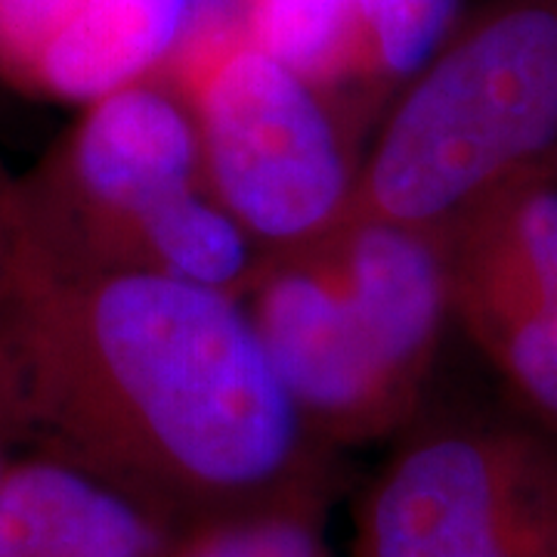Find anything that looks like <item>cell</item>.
Returning a JSON list of instances; mask_svg holds the SVG:
<instances>
[{"instance_id":"6da1fadb","label":"cell","mask_w":557,"mask_h":557,"mask_svg":"<svg viewBox=\"0 0 557 557\" xmlns=\"http://www.w3.org/2000/svg\"><path fill=\"white\" fill-rule=\"evenodd\" d=\"M0 329L35 449L119 486L174 530L332 496L338 453L288 399L239 298L53 258L16 211Z\"/></svg>"},{"instance_id":"7a4b0ae2","label":"cell","mask_w":557,"mask_h":557,"mask_svg":"<svg viewBox=\"0 0 557 557\" xmlns=\"http://www.w3.org/2000/svg\"><path fill=\"white\" fill-rule=\"evenodd\" d=\"M239 300L288 399L335 453L394 443L428 409L453 329L440 242L344 220L260 255Z\"/></svg>"},{"instance_id":"3957f363","label":"cell","mask_w":557,"mask_h":557,"mask_svg":"<svg viewBox=\"0 0 557 557\" xmlns=\"http://www.w3.org/2000/svg\"><path fill=\"white\" fill-rule=\"evenodd\" d=\"M545 180H557V0H480L384 109L344 220L440 242Z\"/></svg>"},{"instance_id":"277c9868","label":"cell","mask_w":557,"mask_h":557,"mask_svg":"<svg viewBox=\"0 0 557 557\" xmlns=\"http://www.w3.org/2000/svg\"><path fill=\"white\" fill-rule=\"evenodd\" d=\"M22 230L53 258L143 270L239 298L258 251L211 199L196 127L164 75L81 109L16 183Z\"/></svg>"},{"instance_id":"5b68a950","label":"cell","mask_w":557,"mask_h":557,"mask_svg":"<svg viewBox=\"0 0 557 557\" xmlns=\"http://www.w3.org/2000/svg\"><path fill=\"white\" fill-rule=\"evenodd\" d=\"M159 75L193 119L211 199L258 255L292 251L344 223L369 139L239 20L193 25Z\"/></svg>"},{"instance_id":"8992f818","label":"cell","mask_w":557,"mask_h":557,"mask_svg":"<svg viewBox=\"0 0 557 557\" xmlns=\"http://www.w3.org/2000/svg\"><path fill=\"white\" fill-rule=\"evenodd\" d=\"M354 557H557V434L428 403L359 496Z\"/></svg>"},{"instance_id":"52a82bcc","label":"cell","mask_w":557,"mask_h":557,"mask_svg":"<svg viewBox=\"0 0 557 557\" xmlns=\"http://www.w3.org/2000/svg\"><path fill=\"white\" fill-rule=\"evenodd\" d=\"M453 325L511 406L557 434V180L530 183L440 239Z\"/></svg>"},{"instance_id":"ba28073f","label":"cell","mask_w":557,"mask_h":557,"mask_svg":"<svg viewBox=\"0 0 557 557\" xmlns=\"http://www.w3.org/2000/svg\"><path fill=\"white\" fill-rule=\"evenodd\" d=\"M196 22V0H0V84L84 109L159 75Z\"/></svg>"},{"instance_id":"9c48e42d","label":"cell","mask_w":557,"mask_h":557,"mask_svg":"<svg viewBox=\"0 0 557 557\" xmlns=\"http://www.w3.org/2000/svg\"><path fill=\"white\" fill-rule=\"evenodd\" d=\"M180 530L65 458L28 449L0 480V557H164Z\"/></svg>"},{"instance_id":"30bf717a","label":"cell","mask_w":557,"mask_h":557,"mask_svg":"<svg viewBox=\"0 0 557 557\" xmlns=\"http://www.w3.org/2000/svg\"><path fill=\"white\" fill-rule=\"evenodd\" d=\"M242 28L319 87L372 137L357 106V35L350 0H242Z\"/></svg>"},{"instance_id":"8fae6325","label":"cell","mask_w":557,"mask_h":557,"mask_svg":"<svg viewBox=\"0 0 557 557\" xmlns=\"http://www.w3.org/2000/svg\"><path fill=\"white\" fill-rule=\"evenodd\" d=\"M357 35V106L379 127L397 90L416 75L461 16L458 0H350Z\"/></svg>"},{"instance_id":"7c38bea8","label":"cell","mask_w":557,"mask_h":557,"mask_svg":"<svg viewBox=\"0 0 557 557\" xmlns=\"http://www.w3.org/2000/svg\"><path fill=\"white\" fill-rule=\"evenodd\" d=\"M325 502H295L180 530L164 557H329Z\"/></svg>"},{"instance_id":"4fadbf2b","label":"cell","mask_w":557,"mask_h":557,"mask_svg":"<svg viewBox=\"0 0 557 557\" xmlns=\"http://www.w3.org/2000/svg\"><path fill=\"white\" fill-rule=\"evenodd\" d=\"M28 449H35L32 416H28L13 347L0 329V480L10 471V465Z\"/></svg>"},{"instance_id":"5bb4252c","label":"cell","mask_w":557,"mask_h":557,"mask_svg":"<svg viewBox=\"0 0 557 557\" xmlns=\"http://www.w3.org/2000/svg\"><path fill=\"white\" fill-rule=\"evenodd\" d=\"M13 220H16V199L10 214L0 220V276H3V263H7V251H10V239H13Z\"/></svg>"},{"instance_id":"9a60e30c","label":"cell","mask_w":557,"mask_h":557,"mask_svg":"<svg viewBox=\"0 0 557 557\" xmlns=\"http://www.w3.org/2000/svg\"><path fill=\"white\" fill-rule=\"evenodd\" d=\"M13 199H16V183H10V180L0 177V220L10 214Z\"/></svg>"}]
</instances>
